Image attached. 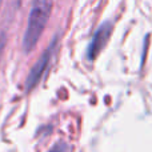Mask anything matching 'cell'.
Returning a JSON list of instances; mask_svg holds the SVG:
<instances>
[{"instance_id":"6da1fadb","label":"cell","mask_w":152,"mask_h":152,"mask_svg":"<svg viewBox=\"0 0 152 152\" xmlns=\"http://www.w3.org/2000/svg\"><path fill=\"white\" fill-rule=\"evenodd\" d=\"M52 12V0H34L23 36V51L29 53L40 40Z\"/></svg>"},{"instance_id":"7a4b0ae2","label":"cell","mask_w":152,"mask_h":152,"mask_svg":"<svg viewBox=\"0 0 152 152\" xmlns=\"http://www.w3.org/2000/svg\"><path fill=\"white\" fill-rule=\"evenodd\" d=\"M56 45H58V39H53V42L45 48V51L39 56V59L36 60V63L32 66V68L29 69V74L26 79V89L31 91L32 88L37 86V83L40 81L42 76L44 75L45 69L50 66V61L52 59L53 53H55Z\"/></svg>"},{"instance_id":"5b68a950","label":"cell","mask_w":152,"mask_h":152,"mask_svg":"<svg viewBox=\"0 0 152 152\" xmlns=\"http://www.w3.org/2000/svg\"><path fill=\"white\" fill-rule=\"evenodd\" d=\"M5 44H7V35H5L4 32H1V34H0V58H1V55H3Z\"/></svg>"},{"instance_id":"8992f818","label":"cell","mask_w":152,"mask_h":152,"mask_svg":"<svg viewBox=\"0 0 152 152\" xmlns=\"http://www.w3.org/2000/svg\"><path fill=\"white\" fill-rule=\"evenodd\" d=\"M1 4H3V0H0V8H1Z\"/></svg>"},{"instance_id":"3957f363","label":"cell","mask_w":152,"mask_h":152,"mask_svg":"<svg viewBox=\"0 0 152 152\" xmlns=\"http://www.w3.org/2000/svg\"><path fill=\"white\" fill-rule=\"evenodd\" d=\"M111 31H112V26H111L110 23H104L95 32L94 37H92V40H91V44H89V47H88V58L91 59V60L96 58L100 51L105 47L107 40L110 39Z\"/></svg>"},{"instance_id":"277c9868","label":"cell","mask_w":152,"mask_h":152,"mask_svg":"<svg viewBox=\"0 0 152 152\" xmlns=\"http://www.w3.org/2000/svg\"><path fill=\"white\" fill-rule=\"evenodd\" d=\"M50 152H67V144L64 143H58L55 147H52Z\"/></svg>"}]
</instances>
